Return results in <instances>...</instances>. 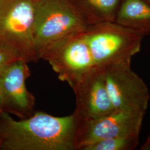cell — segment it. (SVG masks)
Returning a JSON list of instances; mask_svg holds the SVG:
<instances>
[{"instance_id": "11", "label": "cell", "mask_w": 150, "mask_h": 150, "mask_svg": "<svg viewBox=\"0 0 150 150\" xmlns=\"http://www.w3.org/2000/svg\"><path fill=\"white\" fill-rule=\"evenodd\" d=\"M91 26L104 22H115L122 0H74Z\"/></svg>"}, {"instance_id": "3", "label": "cell", "mask_w": 150, "mask_h": 150, "mask_svg": "<svg viewBox=\"0 0 150 150\" xmlns=\"http://www.w3.org/2000/svg\"><path fill=\"white\" fill-rule=\"evenodd\" d=\"M96 66L131 62L140 51L143 35L116 22L90 26L83 33Z\"/></svg>"}, {"instance_id": "4", "label": "cell", "mask_w": 150, "mask_h": 150, "mask_svg": "<svg viewBox=\"0 0 150 150\" xmlns=\"http://www.w3.org/2000/svg\"><path fill=\"white\" fill-rule=\"evenodd\" d=\"M35 0H0V45L16 51L27 63L36 62L33 38Z\"/></svg>"}, {"instance_id": "7", "label": "cell", "mask_w": 150, "mask_h": 150, "mask_svg": "<svg viewBox=\"0 0 150 150\" xmlns=\"http://www.w3.org/2000/svg\"><path fill=\"white\" fill-rule=\"evenodd\" d=\"M145 113L117 110L98 118L77 121L75 150H83L102 139L125 135H139Z\"/></svg>"}, {"instance_id": "14", "label": "cell", "mask_w": 150, "mask_h": 150, "mask_svg": "<svg viewBox=\"0 0 150 150\" xmlns=\"http://www.w3.org/2000/svg\"><path fill=\"white\" fill-rule=\"evenodd\" d=\"M140 150H150V134L146 140L144 144L141 146Z\"/></svg>"}, {"instance_id": "13", "label": "cell", "mask_w": 150, "mask_h": 150, "mask_svg": "<svg viewBox=\"0 0 150 150\" xmlns=\"http://www.w3.org/2000/svg\"><path fill=\"white\" fill-rule=\"evenodd\" d=\"M19 59L21 57L15 50L0 45V68Z\"/></svg>"}, {"instance_id": "6", "label": "cell", "mask_w": 150, "mask_h": 150, "mask_svg": "<svg viewBox=\"0 0 150 150\" xmlns=\"http://www.w3.org/2000/svg\"><path fill=\"white\" fill-rule=\"evenodd\" d=\"M99 67L114 109L146 113L150 100L149 91L144 81L131 69V62Z\"/></svg>"}, {"instance_id": "9", "label": "cell", "mask_w": 150, "mask_h": 150, "mask_svg": "<svg viewBox=\"0 0 150 150\" xmlns=\"http://www.w3.org/2000/svg\"><path fill=\"white\" fill-rule=\"evenodd\" d=\"M72 90L76 105L74 113L78 122L98 118L115 110L99 66H95Z\"/></svg>"}, {"instance_id": "12", "label": "cell", "mask_w": 150, "mask_h": 150, "mask_svg": "<svg viewBox=\"0 0 150 150\" xmlns=\"http://www.w3.org/2000/svg\"><path fill=\"white\" fill-rule=\"evenodd\" d=\"M139 144V135H125L100 140L83 150H132Z\"/></svg>"}, {"instance_id": "1", "label": "cell", "mask_w": 150, "mask_h": 150, "mask_svg": "<svg viewBox=\"0 0 150 150\" xmlns=\"http://www.w3.org/2000/svg\"><path fill=\"white\" fill-rule=\"evenodd\" d=\"M77 120L74 113L57 117L42 111L16 120L0 113V150H75Z\"/></svg>"}, {"instance_id": "17", "label": "cell", "mask_w": 150, "mask_h": 150, "mask_svg": "<svg viewBox=\"0 0 150 150\" xmlns=\"http://www.w3.org/2000/svg\"><path fill=\"white\" fill-rule=\"evenodd\" d=\"M0 143H1V140H0Z\"/></svg>"}, {"instance_id": "16", "label": "cell", "mask_w": 150, "mask_h": 150, "mask_svg": "<svg viewBox=\"0 0 150 150\" xmlns=\"http://www.w3.org/2000/svg\"><path fill=\"white\" fill-rule=\"evenodd\" d=\"M145 1H146V2H147L149 4H150V0H145Z\"/></svg>"}, {"instance_id": "8", "label": "cell", "mask_w": 150, "mask_h": 150, "mask_svg": "<svg viewBox=\"0 0 150 150\" xmlns=\"http://www.w3.org/2000/svg\"><path fill=\"white\" fill-rule=\"evenodd\" d=\"M28 64L19 59L0 68V96L4 111L20 119L28 118L35 112V98L26 86L31 75Z\"/></svg>"}, {"instance_id": "5", "label": "cell", "mask_w": 150, "mask_h": 150, "mask_svg": "<svg viewBox=\"0 0 150 150\" xmlns=\"http://www.w3.org/2000/svg\"><path fill=\"white\" fill-rule=\"evenodd\" d=\"M38 57L47 61L59 80L72 88L96 66L83 33L49 45L38 54Z\"/></svg>"}, {"instance_id": "2", "label": "cell", "mask_w": 150, "mask_h": 150, "mask_svg": "<svg viewBox=\"0 0 150 150\" xmlns=\"http://www.w3.org/2000/svg\"><path fill=\"white\" fill-rule=\"evenodd\" d=\"M90 26L74 0H35L33 38L37 57L49 45L84 33Z\"/></svg>"}, {"instance_id": "10", "label": "cell", "mask_w": 150, "mask_h": 150, "mask_svg": "<svg viewBox=\"0 0 150 150\" xmlns=\"http://www.w3.org/2000/svg\"><path fill=\"white\" fill-rule=\"evenodd\" d=\"M115 22L144 36L150 35V4L145 0H122Z\"/></svg>"}, {"instance_id": "15", "label": "cell", "mask_w": 150, "mask_h": 150, "mask_svg": "<svg viewBox=\"0 0 150 150\" xmlns=\"http://www.w3.org/2000/svg\"><path fill=\"white\" fill-rule=\"evenodd\" d=\"M3 111H4V105H3V102H2V101L1 97L0 96V113L1 112H2Z\"/></svg>"}]
</instances>
